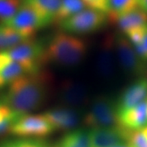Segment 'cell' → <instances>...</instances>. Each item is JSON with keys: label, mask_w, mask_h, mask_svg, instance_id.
<instances>
[{"label": "cell", "mask_w": 147, "mask_h": 147, "mask_svg": "<svg viewBox=\"0 0 147 147\" xmlns=\"http://www.w3.org/2000/svg\"><path fill=\"white\" fill-rule=\"evenodd\" d=\"M146 30L147 25H146L144 26L137 27L130 30L126 34H124V35L127 38V39L131 42L133 46H137L139 43H141Z\"/></svg>", "instance_id": "obj_26"}, {"label": "cell", "mask_w": 147, "mask_h": 147, "mask_svg": "<svg viewBox=\"0 0 147 147\" xmlns=\"http://www.w3.org/2000/svg\"><path fill=\"white\" fill-rule=\"evenodd\" d=\"M0 147H49L45 141L38 138H14L0 142Z\"/></svg>", "instance_id": "obj_23"}, {"label": "cell", "mask_w": 147, "mask_h": 147, "mask_svg": "<svg viewBox=\"0 0 147 147\" xmlns=\"http://www.w3.org/2000/svg\"><path fill=\"white\" fill-rule=\"evenodd\" d=\"M115 24L119 27L121 33L124 34L130 30L147 25V13L138 7L119 17Z\"/></svg>", "instance_id": "obj_15"}, {"label": "cell", "mask_w": 147, "mask_h": 147, "mask_svg": "<svg viewBox=\"0 0 147 147\" xmlns=\"http://www.w3.org/2000/svg\"><path fill=\"white\" fill-rule=\"evenodd\" d=\"M107 22L108 16L105 13L85 8L58 25L62 31L70 34H87L99 31Z\"/></svg>", "instance_id": "obj_5"}, {"label": "cell", "mask_w": 147, "mask_h": 147, "mask_svg": "<svg viewBox=\"0 0 147 147\" xmlns=\"http://www.w3.org/2000/svg\"><path fill=\"white\" fill-rule=\"evenodd\" d=\"M133 47L142 61H144L145 62H147V30L141 43H139L137 46H133Z\"/></svg>", "instance_id": "obj_28"}, {"label": "cell", "mask_w": 147, "mask_h": 147, "mask_svg": "<svg viewBox=\"0 0 147 147\" xmlns=\"http://www.w3.org/2000/svg\"><path fill=\"white\" fill-rule=\"evenodd\" d=\"M14 136L42 139L55 131L52 124L42 115H25L12 124L9 131Z\"/></svg>", "instance_id": "obj_8"}, {"label": "cell", "mask_w": 147, "mask_h": 147, "mask_svg": "<svg viewBox=\"0 0 147 147\" xmlns=\"http://www.w3.org/2000/svg\"><path fill=\"white\" fill-rule=\"evenodd\" d=\"M85 8L86 6L82 0H61V3L55 16L54 22L59 24Z\"/></svg>", "instance_id": "obj_21"}, {"label": "cell", "mask_w": 147, "mask_h": 147, "mask_svg": "<svg viewBox=\"0 0 147 147\" xmlns=\"http://www.w3.org/2000/svg\"><path fill=\"white\" fill-rule=\"evenodd\" d=\"M88 53L84 39L65 32H57L46 38L47 61L64 67L76 66Z\"/></svg>", "instance_id": "obj_2"}, {"label": "cell", "mask_w": 147, "mask_h": 147, "mask_svg": "<svg viewBox=\"0 0 147 147\" xmlns=\"http://www.w3.org/2000/svg\"><path fill=\"white\" fill-rule=\"evenodd\" d=\"M84 123L92 128H107L119 126L116 100L107 96H98L92 101L84 116Z\"/></svg>", "instance_id": "obj_4"}, {"label": "cell", "mask_w": 147, "mask_h": 147, "mask_svg": "<svg viewBox=\"0 0 147 147\" xmlns=\"http://www.w3.org/2000/svg\"><path fill=\"white\" fill-rule=\"evenodd\" d=\"M113 147H131L130 144H128L127 142H123V143H120L119 145H116Z\"/></svg>", "instance_id": "obj_30"}, {"label": "cell", "mask_w": 147, "mask_h": 147, "mask_svg": "<svg viewBox=\"0 0 147 147\" xmlns=\"http://www.w3.org/2000/svg\"><path fill=\"white\" fill-rule=\"evenodd\" d=\"M58 145L60 147H91L89 131L84 129L69 131Z\"/></svg>", "instance_id": "obj_20"}, {"label": "cell", "mask_w": 147, "mask_h": 147, "mask_svg": "<svg viewBox=\"0 0 147 147\" xmlns=\"http://www.w3.org/2000/svg\"><path fill=\"white\" fill-rule=\"evenodd\" d=\"M21 115L11 109L3 100L0 99V135L10 131L12 124Z\"/></svg>", "instance_id": "obj_22"}, {"label": "cell", "mask_w": 147, "mask_h": 147, "mask_svg": "<svg viewBox=\"0 0 147 147\" xmlns=\"http://www.w3.org/2000/svg\"><path fill=\"white\" fill-rule=\"evenodd\" d=\"M22 0H0V21L4 24L16 15Z\"/></svg>", "instance_id": "obj_24"}, {"label": "cell", "mask_w": 147, "mask_h": 147, "mask_svg": "<svg viewBox=\"0 0 147 147\" xmlns=\"http://www.w3.org/2000/svg\"><path fill=\"white\" fill-rule=\"evenodd\" d=\"M49 147H60V146H59V145H57V146H49Z\"/></svg>", "instance_id": "obj_31"}, {"label": "cell", "mask_w": 147, "mask_h": 147, "mask_svg": "<svg viewBox=\"0 0 147 147\" xmlns=\"http://www.w3.org/2000/svg\"><path fill=\"white\" fill-rule=\"evenodd\" d=\"M85 6L96 11L104 12L106 15L109 12V0H82Z\"/></svg>", "instance_id": "obj_27"}, {"label": "cell", "mask_w": 147, "mask_h": 147, "mask_svg": "<svg viewBox=\"0 0 147 147\" xmlns=\"http://www.w3.org/2000/svg\"><path fill=\"white\" fill-rule=\"evenodd\" d=\"M138 7L147 13V0H137Z\"/></svg>", "instance_id": "obj_29"}, {"label": "cell", "mask_w": 147, "mask_h": 147, "mask_svg": "<svg viewBox=\"0 0 147 147\" xmlns=\"http://www.w3.org/2000/svg\"><path fill=\"white\" fill-rule=\"evenodd\" d=\"M51 80V75L42 70L23 75L7 87L0 99L17 115H28L45 102Z\"/></svg>", "instance_id": "obj_1"}, {"label": "cell", "mask_w": 147, "mask_h": 147, "mask_svg": "<svg viewBox=\"0 0 147 147\" xmlns=\"http://www.w3.org/2000/svg\"><path fill=\"white\" fill-rule=\"evenodd\" d=\"M53 22L51 19L40 14L33 7L22 3L16 15L3 25L13 28L28 38H33L37 31Z\"/></svg>", "instance_id": "obj_7"}, {"label": "cell", "mask_w": 147, "mask_h": 147, "mask_svg": "<svg viewBox=\"0 0 147 147\" xmlns=\"http://www.w3.org/2000/svg\"><path fill=\"white\" fill-rule=\"evenodd\" d=\"M29 74L25 68L16 61H10L0 69V89L8 87L21 76Z\"/></svg>", "instance_id": "obj_17"}, {"label": "cell", "mask_w": 147, "mask_h": 147, "mask_svg": "<svg viewBox=\"0 0 147 147\" xmlns=\"http://www.w3.org/2000/svg\"><path fill=\"white\" fill-rule=\"evenodd\" d=\"M109 7L108 21L113 24L119 17L139 7L137 0H109Z\"/></svg>", "instance_id": "obj_18"}, {"label": "cell", "mask_w": 147, "mask_h": 147, "mask_svg": "<svg viewBox=\"0 0 147 147\" xmlns=\"http://www.w3.org/2000/svg\"><path fill=\"white\" fill-rule=\"evenodd\" d=\"M119 125L122 127L136 131L147 126V100L134 107L118 110Z\"/></svg>", "instance_id": "obj_12"}, {"label": "cell", "mask_w": 147, "mask_h": 147, "mask_svg": "<svg viewBox=\"0 0 147 147\" xmlns=\"http://www.w3.org/2000/svg\"><path fill=\"white\" fill-rule=\"evenodd\" d=\"M60 97L67 107L76 109L88 102V92L84 85L67 80L63 82L60 90Z\"/></svg>", "instance_id": "obj_13"}, {"label": "cell", "mask_w": 147, "mask_h": 147, "mask_svg": "<svg viewBox=\"0 0 147 147\" xmlns=\"http://www.w3.org/2000/svg\"><path fill=\"white\" fill-rule=\"evenodd\" d=\"M29 38H31L23 35L11 27L3 24L0 25V52L7 51Z\"/></svg>", "instance_id": "obj_16"}, {"label": "cell", "mask_w": 147, "mask_h": 147, "mask_svg": "<svg viewBox=\"0 0 147 147\" xmlns=\"http://www.w3.org/2000/svg\"><path fill=\"white\" fill-rule=\"evenodd\" d=\"M22 3L31 7L40 14L51 19L54 22L61 0H22Z\"/></svg>", "instance_id": "obj_19"}, {"label": "cell", "mask_w": 147, "mask_h": 147, "mask_svg": "<svg viewBox=\"0 0 147 147\" xmlns=\"http://www.w3.org/2000/svg\"><path fill=\"white\" fill-rule=\"evenodd\" d=\"M5 53L11 61L22 65L29 74L42 71V66L47 63L46 38H29Z\"/></svg>", "instance_id": "obj_3"}, {"label": "cell", "mask_w": 147, "mask_h": 147, "mask_svg": "<svg viewBox=\"0 0 147 147\" xmlns=\"http://www.w3.org/2000/svg\"><path fill=\"white\" fill-rule=\"evenodd\" d=\"M54 130L69 131L78 125L81 119L78 110L70 107H57L42 113Z\"/></svg>", "instance_id": "obj_10"}, {"label": "cell", "mask_w": 147, "mask_h": 147, "mask_svg": "<svg viewBox=\"0 0 147 147\" xmlns=\"http://www.w3.org/2000/svg\"><path fill=\"white\" fill-rule=\"evenodd\" d=\"M127 142L131 147H147V136L142 129L131 131Z\"/></svg>", "instance_id": "obj_25"}, {"label": "cell", "mask_w": 147, "mask_h": 147, "mask_svg": "<svg viewBox=\"0 0 147 147\" xmlns=\"http://www.w3.org/2000/svg\"><path fill=\"white\" fill-rule=\"evenodd\" d=\"M114 37L105 39L97 56V71L103 78H110L115 72L116 62Z\"/></svg>", "instance_id": "obj_14"}, {"label": "cell", "mask_w": 147, "mask_h": 147, "mask_svg": "<svg viewBox=\"0 0 147 147\" xmlns=\"http://www.w3.org/2000/svg\"><path fill=\"white\" fill-rule=\"evenodd\" d=\"M131 131L121 126L107 128H92L89 131L91 147H113L127 142Z\"/></svg>", "instance_id": "obj_9"}, {"label": "cell", "mask_w": 147, "mask_h": 147, "mask_svg": "<svg viewBox=\"0 0 147 147\" xmlns=\"http://www.w3.org/2000/svg\"><path fill=\"white\" fill-rule=\"evenodd\" d=\"M114 48L116 60L125 73L143 77L147 71L146 62L138 56L133 45L123 34H117L114 37Z\"/></svg>", "instance_id": "obj_6"}, {"label": "cell", "mask_w": 147, "mask_h": 147, "mask_svg": "<svg viewBox=\"0 0 147 147\" xmlns=\"http://www.w3.org/2000/svg\"><path fill=\"white\" fill-rule=\"evenodd\" d=\"M146 100H147V79L140 77L124 88L116 102L118 110H121L134 107Z\"/></svg>", "instance_id": "obj_11"}]
</instances>
